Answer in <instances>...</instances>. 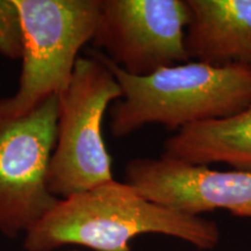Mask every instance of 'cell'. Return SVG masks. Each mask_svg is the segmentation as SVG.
Here are the masks:
<instances>
[{
    "instance_id": "cell-1",
    "label": "cell",
    "mask_w": 251,
    "mask_h": 251,
    "mask_svg": "<svg viewBox=\"0 0 251 251\" xmlns=\"http://www.w3.org/2000/svg\"><path fill=\"white\" fill-rule=\"evenodd\" d=\"M142 234L179 238L200 250L214 249L220 241L214 221L158 205L126 181L113 179L59 199L25 234L24 248L51 251L74 244L94 251H131L130 242Z\"/></svg>"
},
{
    "instance_id": "cell-2",
    "label": "cell",
    "mask_w": 251,
    "mask_h": 251,
    "mask_svg": "<svg viewBox=\"0 0 251 251\" xmlns=\"http://www.w3.org/2000/svg\"><path fill=\"white\" fill-rule=\"evenodd\" d=\"M91 52L111 70L121 87V99L109 111V130L117 139L155 124L178 131L229 118L251 105V67L190 61L137 77L101 51Z\"/></svg>"
},
{
    "instance_id": "cell-3",
    "label": "cell",
    "mask_w": 251,
    "mask_h": 251,
    "mask_svg": "<svg viewBox=\"0 0 251 251\" xmlns=\"http://www.w3.org/2000/svg\"><path fill=\"white\" fill-rule=\"evenodd\" d=\"M24 30L18 91L0 99V125L23 118L70 81L80 49L91 42L101 0H17Z\"/></svg>"
},
{
    "instance_id": "cell-4",
    "label": "cell",
    "mask_w": 251,
    "mask_h": 251,
    "mask_svg": "<svg viewBox=\"0 0 251 251\" xmlns=\"http://www.w3.org/2000/svg\"><path fill=\"white\" fill-rule=\"evenodd\" d=\"M122 91L114 75L89 51L78 57L68 86L58 94L57 137L47 175L50 193L58 199L113 180L112 157L102 121Z\"/></svg>"
},
{
    "instance_id": "cell-5",
    "label": "cell",
    "mask_w": 251,
    "mask_h": 251,
    "mask_svg": "<svg viewBox=\"0 0 251 251\" xmlns=\"http://www.w3.org/2000/svg\"><path fill=\"white\" fill-rule=\"evenodd\" d=\"M58 96L0 125V231L26 234L59 201L47 175L57 137Z\"/></svg>"
},
{
    "instance_id": "cell-6",
    "label": "cell",
    "mask_w": 251,
    "mask_h": 251,
    "mask_svg": "<svg viewBox=\"0 0 251 251\" xmlns=\"http://www.w3.org/2000/svg\"><path fill=\"white\" fill-rule=\"evenodd\" d=\"M187 0H101L91 43L131 76L190 62Z\"/></svg>"
},
{
    "instance_id": "cell-7",
    "label": "cell",
    "mask_w": 251,
    "mask_h": 251,
    "mask_svg": "<svg viewBox=\"0 0 251 251\" xmlns=\"http://www.w3.org/2000/svg\"><path fill=\"white\" fill-rule=\"evenodd\" d=\"M125 181L150 201L201 216L216 209L251 219V171H220L161 156L126 164Z\"/></svg>"
},
{
    "instance_id": "cell-8",
    "label": "cell",
    "mask_w": 251,
    "mask_h": 251,
    "mask_svg": "<svg viewBox=\"0 0 251 251\" xmlns=\"http://www.w3.org/2000/svg\"><path fill=\"white\" fill-rule=\"evenodd\" d=\"M191 61L251 67V0H187Z\"/></svg>"
},
{
    "instance_id": "cell-9",
    "label": "cell",
    "mask_w": 251,
    "mask_h": 251,
    "mask_svg": "<svg viewBox=\"0 0 251 251\" xmlns=\"http://www.w3.org/2000/svg\"><path fill=\"white\" fill-rule=\"evenodd\" d=\"M163 156L192 165L225 163L251 171V105L226 119L200 122L165 140Z\"/></svg>"
},
{
    "instance_id": "cell-10",
    "label": "cell",
    "mask_w": 251,
    "mask_h": 251,
    "mask_svg": "<svg viewBox=\"0 0 251 251\" xmlns=\"http://www.w3.org/2000/svg\"><path fill=\"white\" fill-rule=\"evenodd\" d=\"M24 30L17 0H0V54L11 59L21 58Z\"/></svg>"
},
{
    "instance_id": "cell-11",
    "label": "cell",
    "mask_w": 251,
    "mask_h": 251,
    "mask_svg": "<svg viewBox=\"0 0 251 251\" xmlns=\"http://www.w3.org/2000/svg\"><path fill=\"white\" fill-rule=\"evenodd\" d=\"M71 251H79V250H71Z\"/></svg>"
}]
</instances>
